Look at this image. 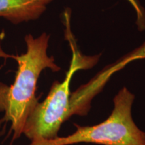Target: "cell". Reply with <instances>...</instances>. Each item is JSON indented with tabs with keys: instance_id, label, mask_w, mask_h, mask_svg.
Masks as SVG:
<instances>
[{
	"instance_id": "cell-3",
	"label": "cell",
	"mask_w": 145,
	"mask_h": 145,
	"mask_svg": "<svg viewBox=\"0 0 145 145\" xmlns=\"http://www.w3.org/2000/svg\"><path fill=\"white\" fill-rule=\"evenodd\" d=\"M135 96L126 87L114 97V108L104 122L93 126L75 125L76 130L59 137L52 145L93 143L99 145H145V132L137 126L132 115Z\"/></svg>"
},
{
	"instance_id": "cell-1",
	"label": "cell",
	"mask_w": 145,
	"mask_h": 145,
	"mask_svg": "<svg viewBox=\"0 0 145 145\" xmlns=\"http://www.w3.org/2000/svg\"><path fill=\"white\" fill-rule=\"evenodd\" d=\"M49 39L46 32L38 37L27 34L26 51L20 55L8 54L0 49V57L11 58L18 63L14 83L8 86L0 82V112L3 113L0 123H10L13 141L22 135L27 118L39 103L36 91L41 72L46 69L52 72L61 70L54 57L47 53Z\"/></svg>"
},
{
	"instance_id": "cell-4",
	"label": "cell",
	"mask_w": 145,
	"mask_h": 145,
	"mask_svg": "<svg viewBox=\"0 0 145 145\" xmlns=\"http://www.w3.org/2000/svg\"><path fill=\"white\" fill-rule=\"evenodd\" d=\"M52 0H0V18L18 24L35 20Z\"/></svg>"
},
{
	"instance_id": "cell-6",
	"label": "cell",
	"mask_w": 145,
	"mask_h": 145,
	"mask_svg": "<svg viewBox=\"0 0 145 145\" xmlns=\"http://www.w3.org/2000/svg\"><path fill=\"white\" fill-rule=\"evenodd\" d=\"M137 14V25L140 31L145 30V10L139 2L138 0H127Z\"/></svg>"
},
{
	"instance_id": "cell-2",
	"label": "cell",
	"mask_w": 145,
	"mask_h": 145,
	"mask_svg": "<svg viewBox=\"0 0 145 145\" xmlns=\"http://www.w3.org/2000/svg\"><path fill=\"white\" fill-rule=\"evenodd\" d=\"M67 39L72 50V59L64 80L54 81L48 95L39 102L27 118L22 135L30 140V145H52L59 138L62 124L72 116L70 83L77 71L92 68L98 62L100 55L89 57L81 54L66 24Z\"/></svg>"
},
{
	"instance_id": "cell-5",
	"label": "cell",
	"mask_w": 145,
	"mask_h": 145,
	"mask_svg": "<svg viewBox=\"0 0 145 145\" xmlns=\"http://www.w3.org/2000/svg\"><path fill=\"white\" fill-rule=\"evenodd\" d=\"M142 59H145V42L140 46L137 47L132 51L118 60L114 64L106 67L97 75L103 81L107 82L114 72L122 69L130 63Z\"/></svg>"
}]
</instances>
